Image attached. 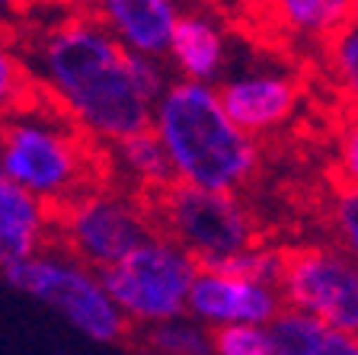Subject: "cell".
<instances>
[{"label":"cell","instance_id":"4fadbf2b","mask_svg":"<svg viewBox=\"0 0 358 355\" xmlns=\"http://www.w3.org/2000/svg\"><path fill=\"white\" fill-rule=\"evenodd\" d=\"M166 58L176 64L179 81L211 87L227 64V36L221 20L205 10H182Z\"/></svg>","mask_w":358,"mask_h":355},{"label":"cell","instance_id":"52a82bcc","mask_svg":"<svg viewBox=\"0 0 358 355\" xmlns=\"http://www.w3.org/2000/svg\"><path fill=\"white\" fill-rule=\"evenodd\" d=\"M3 279L16 291L36 298L38 304L61 314L77 333H83L93 342H122L131 333L119 307L106 295L99 275L55 246L7 269Z\"/></svg>","mask_w":358,"mask_h":355},{"label":"cell","instance_id":"ba28073f","mask_svg":"<svg viewBox=\"0 0 358 355\" xmlns=\"http://www.w3.org/2000/svg\"><path fill=\"white\" fill-rule=\"evenodd\" d=\"M278 295L288 311L358 336V263L327 244L285 253Z\"/></svg>","mask_w":358,"mask_h":355},{"label":"cell","instance_id":"7c38bea8","mask_svg":"<svg viewBox=\"0 0 358 355\" xmlns=\"http://www.w3.org/2000/svg\"><path fill=\"white\" fill-rule=\"evenodd\" d=\"M55 244V215L0 170V272Z\"/></svg>","mask_w":358,"mask_h":355},{"label":"cell","instance_id":"277c9868","mask_svg":"<svg viewBox=\"0 0 358 355\" xmlns=\"http://www.w3.org/2000/svg\"><path fill=\"white\" fill-rule=\"evenodd\" d=\"M148 208L157 234L173 240L199 269H221L256 244V224L237 195L173 183L148 199Z\"/></svg>","mask_w":358,"mask_h":355},{"label":"cell","instance_id":"30bf717a","mask_svg":"<svg viewBox=\"0 0 358 355\" xmlns=\"http://www.w3.org/2000/svg\"><path fill=\"white\" fill-rule=\"evenodd\" d=\"M217 103L224 116L246 134V138H262V134L282 132L301 109V87L285 74H240L224 81L217 90Z\"/></svg>","mask_w":358,"mask_h":355},{"label":"cell","instance_id":"ac0fdd59","mask_svg":"<svg viewBox=\"0 0 358 355\" xmlns=\"http://www.w3.org/2000/svg\"><path fill=\"white\" fill-rule=\"evenodd\" d=\"M38 87L32 81L26 58L7 36H0V122L38 103Z\"/></svg>","mask_w":358,"mask_h":355},{"label":"cell","instance_id":"d6986e66","mask_svg":"<svg viewBox=\"0 0 358 355\" xmlns=\"http://www.w3.org/2000/svg\"><path fill=\"white\" fill-rule=\"evenodd\" d=\"M285 253L288 250H282V246H266L256 240L253 246H246L243 253H237L231 263H224L215 272L234 275V279H243V281H256V285H266V288L278 291V281H282V272H285Z\"/></svg>","mask_w":358,"mask_h":355},{"label":"cell","instance_id":"603a6c76","mask_svg":"<svg viewBox=\"0 0 358 355\" xmlns=\"http://www.w3.org/2000/svg\"><path fill=\"white\" fill-rule=\"evenodd\" d=\"M339 183L358 186V116L339 132Z\"/></svg>","mask_w":358,"mask_h":355},{"label":"cell","instance_id":"7402d4cb","mask_svg":"<svg viewBox=\"0 0 358 355\" xmlns=\"http://www.w3.org/2000/svg\"><path fill=\"white\" fill-rule=\"evenodd\" d=\"M211 355H272L268 326H221V330H211Z\"/></svg>","mask_w":358,"mask_h":355},{"label":"cell","instance_id":"9a60e30c","mask_svg":"<svg viewBox=\"0 0 358 355\" xmlns=\"http://www.w3.org/2000/svg\"><path fill=\"white\" fill-rule=\"evenodd\" d=\"M109 157L119 167V173H125L128 183L141 193V199H154V195H160L164 189H170L176 183L173 167L166 160V151L160 148V141L150 128L109 144Z\"/></svg>","mask_w":358,"mask_h":355},{"label":"cell","instance_id":"3957f363","mask_svg":"<svg viewBox=\"0 0 358 355\" xmlns=\"http://www.w3.org/2000/svg\"><path fill=\"white\" fill-rule=\"evenodd\" d=\"M99 144L80 134L55 106L42 103L0 122V170L22 193L61 211L77 195L103 186Z\"/></svg>","mask_w":358,"mask_h":355},{"label":"cell","instance_id":"2e32d148","mask_svg":"<svg viewBox=\"0 0 358 355\" xmlns=\"http://www.w3.org/2000/svg\"><path fill=\"white\" fill-rule=\"evenodd\" d=\"M355 13V0H282V4H275L272 20L298 39L329 42L339 29H345V22Z\"/></svg>","mask_w":358,"mask_h":355},{"label":"cell","instance_id":"6da1fadb","mask_svg":"<svg viewBox=\"0 0 358 355\" xmlns=\"http://www.w3.org/2000/svg\"><path fill=\"white\" fill-rule=\"evenodd\" d=\"M22 58L45 103L93 144H115L150 128L154 106L134 90L128 52L93 10L52 20Z\"/></svg>","mask_w":358,"mask_h":355},{"label":"cell","instance_id":"8992f818","mask_svg":"<svg viewBox=\"0 0 358 355\" xmlns=\"http://www.w3.org/2000/svg\"><path fill=\"white\" fill-rule=\"evenodd\" d=\"M199 266L164 234H154L122 263L99 272L109 301L128 326H157L186 314Z\"/></svg>","mask_w":358,"mask_h":355},{"label":"cell","instance_id":"5b68a950","mask_svg":"<svg viewBox=\"0 0 358 355\" xmlns=\"http://www.w3.org/2000/svg\"><path fill=\"white\" fill-rule=\"evenodd\" d=\"M157 230L148 199L96 186L55 211V244L90 272H106Z\"/></svg>","mask_w":358,"mask_h":355},{"label":"cell","instance_id":"e0dca14e","mask_svg":"<svg viewBox=\"0 0 358 355\" xmlns=\"http://www.w3.org/2000/svg\"><path fill=\"white\" fill-rule=\"evenodd\" d=\"M138 346L141 355H211V330L182 314L176 320L144 326Z\"/></svg>","mask_w":358,"mask_h":355},{"label":"cell","instance_id":"5bb4252c","mask_svg":"<svg viewBox=\"0 0 358 355\" xmlns=\"http://www.w3.org/2000/svg\"><path fill=\"white\" fill-rule=\"evenodd\" d=\"M272 355H358V336L285 307L272 326Z\"/></svg>","mask_w":358,"mask_h":355},{"label":"cell","instance_id":"cb8c5ba5","mask_svg":"<svg viewBox=\"0 0 358 355\" xmlns=\"http://www.w3.org/2000/svg\"><path fill=\"white\" fill-rule=\"evenodd\" d=\"M7 22H10V7L0 4V36H7Z\"/></svg>","mask_w":358,"mask_h":355},{"label":"cell","instance_id":"ffe728a7","mask_svg":"<svg viewBox=\"0 0 358 355\" xmlns=\"http://www.w3.org/2000/svg\"><path fill=\"white\" fill-rule=\"evenodd\" d=\"M327 61L343 97L358 109V13L327 42Z\"/></svg>","mask_w":358,"mask_h":355},{"label":"cell","instance_id":"7a4b0ae2","mask_svg":"<svg viewBox=\"0 0 358 355\" xmlns=\"http://www.w3.org/2000/svg\"><path fill=\"white\" fill-rule=\"evenodd\" d=\"M150 132L166 151L179 186L237 195L259 170V144L224 116L215 87L170 83L154 103Z\"/></svg>","mask_w":358,"mask_h":355},{"label":"cell","instance_id":"9c48e42d","mask_svg":"<svg viewBox=\"0 0 358 355\" xmlns=\"http://www.w3.org/2000/svg\"><path fill=\"white\" fill-rule=\"evenodd\" d=\"M186 311L205 330L221 326H272V320L285 311L282 295L275 288L243 281L234 275L199 269L192 288H189Z\"/></svg>","mask_w":358,"mask_h":355},{"label":"cell","instance_id":"8fae6325","mask_svg":"<svg viewBox=\"0 0 358 355\" xmlns=\"http://www.w3.org/2000/svg\"><path fill=\"white\" fill-rule=\"evenodd\" d=\"M93 13L128 55L160 61L170 52V39L182 10L173 0H106L93 7Z\"/></svg>","mask_w":358,"mask_h":355},{"label":"cell","instance_id":"44dd1931","mask_svg":"<svg viewBox=\"0 0 358 355\" xmlns=\"http://www.w3.org/2000/svg\"><path fill=\"white\" fill-rule=\"evenodd\" d=\"M329 228L336 237V250L358 263V186L339 183L329 195Z\"/></svg>","mask_w":358,"mask_h":355}]
</instances>
